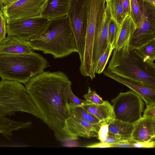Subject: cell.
I'll list each match as a JSON object with an SVG mask.
<instances>
[{"label": "cell", "mask_w": 155, "mask_h": 155, "mask_svg": "<svg viewBox=\"0 0 155 155\" xmlns=\"http://www.w3.org/2000/svg\"><path fill=\"white\" fill-rule=\"evenodd\" d=\"M51 22L41 16L16 20L6 24L7 33L28 42L45 33Z\"/></svg>", "instance_id": "9"}, {"label": "cell", "mask_w": 155, "mask_h": 155, "mask_svg": "<svg viewBox=\"0 0 155 155\" xmlns=\"http://www.w3.org/2000/svg\"><path fill=\"white\" fill-rule=\"evenodd\" d=\"M25 112L39 118L36 106L20 82L2 79L0 81V118Z\"/></svg>", "instance_id": "5"}, {"label": "cell", "mask_w": 155, "mask_h": 155, "mask_svg": "<svg viewBox=\"0 0 155 155\" xmlns=\"http://www.w3.org/2000/svg\"><path fill=\"white\" fill-rule=\"evenodd\" d=\"M110 19L109 8L106 2L104 15L97 29L94 37L93 54L94 70L96 62L105 51L109 44L108 28Z\"/></svg>", "instance_id": "12"}, {"label": "cell", "mask_w": 155, "mask_h": 155, "mask_svg": "<svg viewBox=\"0 0 155 155\" xmlns=\"http://www.w3.org/2000/svg\"><path fill=\"white\" fill-rule=\"evenodd\" d=\"M70 116L81 119L93 124H104L80 106L68 104Z\"/></svg>", "instance_id": "22"}, {"label": "cell", "mask_w": 155, "mask_h": 155, "mask_svg": "<svg viewBox=\"0 0 155 155\" xmlns=\"http://www.w3.org/2000/svg\"><path fill=\"white\" fill-rule=\"evenodd\" d=\"M122 3L124 15L130 17V0H122Z\"/></svg>", "instance_id": "35"}, {"label": "cell", "mask_w": 155, "mask_h": 155, "mask_svg": "<svg viewBox=\"0 0 155 155\" xmlns=\"http://www.w3.org/2000/svg\"><path fill=\"white\" fill-rule=\"evenodd\" d=\"M88 0H70L67 16L74 34L81 62L84 51L87 27Z\"/></svg>", "instance_id": "7"}, {"label": "cell", "mask_w": 155, "mask_h": 155, "mask_svg": "<svg viewBox=\"0 0 155 155\" xmlns=\"http://www.w3.org/2000/svg\"><path fill=\"white\" fill-rule=\"evenodd\" d=\"M109 8L111 18L119 26L126 16L124 14L122 0H106Z\"/></svg>", "instance_id": "23"}, {"label": "cell", "mask_w": 155, "mask_h": 155, "mask_svg": "<svg viewBox=\"0 0 155 155\" xmlns=\"http://www.w3.org/2000/svg\"><path fill=\"white\" fill-rule=\"evenodd\" d=\"M70 0H48L41 16L51 21L67 15Z\"/></svg>", "instance_id": "16"}, {"label": "cell", "mask_w": 155, "mask_h": 155, "mask_svg": "<svg viewBox=\"0 0 155 155\" xmlns=\"http://www.w3.org/2000/svg\"><path fill=\"white\" fill-rule=\"evenodd\" d=\"M71 85L68 88V103L75 106H82L89 103L86 101L83 100L78 98L73 93L71 88Z\"/></svg>", "instance_id": "28"}, {"label": "cell", "mask_w": 155, "mask_h": 155, "mask_svg": "<svg viewBox=\"0 0 155 155\" xmlns=\"http://www.w3.org/2000/svg\"><path fill=\"white\" fill-rule=\"evenodd\" d=\"M104 75L130 88L138 94L145 103L146 106L155 104V87L142 81L116 75L104 69Z\"/></svg>", "instance_id": "11"}, {"label": "cell", "mask_w": 155, "mask_h": 155, "mask_svg": "<svg viewBox=\"0 0 155 155\" xmlns=\"http://www.w3.org/2000/svg\"><path fill=\"white\" fill-rule=\"evenodd\" d=\"M85 147L88 148H104L111 147V146L110 143L105 142L101 141L100 142L88 145Z\"/></svg>", "instance_id": "36"}, {"label": "cell", "mask_w": 155, "mask_h": 155, "mask_svg": "<svg viewBox=\"0 0 155 155\" xmlns=\"http://www.w3.org/2000/svg\"><path fill=\"white\" fill-rule=\"evenodd\" d=\"M49 66L41 55L32 52L21 54H0V76L2 79L24 84Z\"/></svg>", "instance_id": "4"}, {"label": "cell", "mask_w": 155, "mask_h": 155, "mask_svg": "<svg viewBox=\"0 0 155 155\" xmlns=\"http://www.w3.org/2000/svg\"><path fill=\"white\" fill-rule=\"evenodd\" d=\"M109 132L107 123L102 124L100 127L97 134V137L101 141L104 142L107 138Z\"/></svg>", "instance_id": "31"}, {"label": "cell", "mask_w": 155, "mask_h": 155, "mask_svg": "<svg viewBox=\"0 0 155 155\" xmlns=\"http://www.w3.org/2000/svg\"><path fill=\"white\" fill-rule=\"evenodd\" d=\"M109 132L132 139L134 124H129L114 119L108 123Z\"/></svg>", "instance_id": "20"}, {"label": "cell", "mask_w": 155, "mask_h": 155, "mask_svg": "<svg viewBox=\"0 0 155 155\" xmlns=\"http://www.w3.org/2000/svg\"><path fill=\"white\" fill-rule=\"evenodd\" d=\"M130 17L137 26L141 21V11L137 0H130Z\"/></svg>", "instance_id": "26"}, {"label": "cell", "mask_w": 155, "mask_h": 155, "mask_svg": "<svg viewBox=\"0 0 155 155\" xmlns=\"http://www.w3.org/2000/svg\"><path fill=\"white\" fill-rule=\"evenodd\" d=\"M132 145L134 148H154L155 147V141L143 142L134 141Z\"/></svg>", "instance_id": "32"}, {"label": "cell", "mask_w": 155, "mask_h": 155, "mask_svg": "<svg viewBox=\"0 0 155 155\" xmlns=\"http://www.w3.org/2000/svg\"><path fill=\"white\" fill-rule=\"evenodd\" d=\"M25 84L39 118L53 131L56 139L61 142L78 139L70 135L65 128L66 120L70 116L68 93L72 84L67 74L43 71Z\"/></svg>", "instance_id": "1"}, {"label": "cell", "mask_w": 155, "mask_h": 155, "mask_svg": "<svg viewBox=\"0 0 155 155\" xmlns=\"http://www.w3.org/2000/svg\"><path fill=\"white\" fill-rule=\"evenodd\" d=\"M34 50L61 58L78 52L74 37L67 16L51 21L46 31L27 42Z\"/></svg>", "instance_id": "2"}, {"label": "cell", "mask_w": 155, "mask_h": 155, "mask_svg": "<svg viewBox=\"0 0 155 155\" xmlns=\"http://www.w3.org/2000/svg\"><path fill=\"white\" fill-rule=\"evenodd\" d=\"M114 119L134 124L142 117L145 104L143 100L131 90L121 92L111 101Z\"/></svg>", "instance_id": "6"}, {"label": "cell", "mask_w": 155, "mask_h": 155, "mask_svg": "<svg viewBox=\"0 0 155 155\" xmlns=\"http://www.w3.org/2000/svg\"><path fill=\"white\" fill-rule=\"evenodd\" d=\"M80 106L104 124H108L114 118L112 105L108 101L101 104L88 103Z\"/></svg>", "instance_id": "17"}, {"label": "cell", "mask_w": 155, "mask_h": 155, "mask_svg": "<svg viewBox=\"0 0 155 155\" xmlns=\"http://www.w3.org/2000/svg\"><path fill=\"white\" fill-rule=\"evenodd\" d=\"M150 2L152 5L155 6V0H145Z\"/></svg>", "instance_id": "38"}, {"label": "cell", "mask_w": 155, "mask_h": 155, "mask_svg": "<svg viewBox=\"0 0 155 155\" xmlns=\"http://www.w3.org/2000/svg\"><path fill=\"white\" fill-rule=\"evenodd\" d=\"M143 117L155 118V104H151L146 106V109L143 111Z\"/></svg>", "instance_id": "33"}, {"label": "cell", "mask_w": 155, "mask_h": 155, "mask_svg": "<svg viewBox=\"0 0 155 155\" xmlns=\"http://www.w3.org/2000/svg\"><path fill=\"white\" fill-rule=\"evenodd\" d=\"M83 97L86 101L91 103L101 104L105 102L95 91H92L89 87H88L87 93L84 95Z\"/></svg>", "instance_id": "27"}, {"label": "cell", "mask_w": 155, "mask_h": 155, "mask_svg": "<svg viewBox=\"0 0 155 155\" xmlns=\"http://www.w3.org/2000/svg\"><path fill=\"white\" fill-rule=\"evenodd\" d=\"M31 121H21L15 120L7 117L0 118V134L6 139L10 140L13 132L21 129L30 128Z\"/></svg>", "instance_id": "19"}, {"label": "cell", "mask_w": 155, "mask_h": 155, "mask_svg": "<svg viewBox=\"0 0 155 155\" xmlns=\"http://www.w3.org/2000/svg\"><path fill=\"white\" fill-rule=\"evenodd\" d=\"M132 139L113 134L108 132V136L104 142L112 143L121 142L129 141Z\"/></svg>", "instance_id": "29"}, {"label": "cell", "mask_w": 155, "mask_h": 155, "mask_svg": "<svg viewBox=\"0 0 155 155\" xmlns=\"http://www.w3.org/2000/svg\"><path fill=\"white\" fill-rule=\"evenodd\" d=\"M135 141L132 140L129 141L121 142L110 143L111 147L133 148V143Z\"/></svg>", "instance_id": "34"}, {"label": "cell", "mask_w": 155, "mask_h": 155, "mask_svg": "<svg viewBox=\"0 0 155 155\" xmlns=\"http://www.w3.org/2000/svg\"><path fill=\"white\" fill-rule=\"evenodd\" d=\"M3 7L4 6L3 5L0 4V12L2 11V9Z\"/></svg>", "instance_id": "39"}, {"label": "cell", "mask_w": 155, "mask_h": 155, "mask_svg": "<svg viewBox=\"0 0 155 155\" xmlns=\"http://www.w3.org/2000/svg\"><path fill=\"white\" fill-rule=\"evenodd\" d=\"M48 0H17L2 9L6 24L14 21L41 16Z\"/></svg>", "instance_id": "10"}, {"label": "cell", "mask_w": 155, "mask_h": 155, "mask_svg": "<svg viewBox=\"0 0 155 155\" xmlns=\"http://www.w3.org/2000/svg\"><path fill=\"white\" fill-rule=\"evenodd\" d=\"M114 49L109 44L106 49L95 64L94 68L95 73L101 74L103 72Z\"/></svg>", "instance_id": "24"}, {"label": "cell", "mask_w": 155, "mask_h": 155, "mask_svg": "<svg viewBox=\"0 0 155 155\" xmlns=\"http://www.w3.org/2000/svg\"><path fill=\"white\" fill-rule=\"evenodd\" d=\"M6 22L2 11L0 12V43L6 38Z\"/></svg>", "instance_id": "30"}, {"label": "cell", "mask_w": 155, "mask_h": 155, "mask_svg": "<svg viewBox=\"0 0 155 155\" xmlns=\"http://www.w3.org/2000/svg\"><path fill=\"white\" fill-rule=\"evenodd\" d=\"M133 49L144 63L155 67V39L140 47Z\"/></svg>", "instance_id": "21"}, {"label": "cell", "mask_w": 155, "mask_h": 155, "mask_svg": "<svg viewBox=\"0 0 155 155\" xmlns=\"http://www.w3.org/2000/svg\"><path fill=\"white\" fill-rule=\"evenodd\" d=\"M126 42L114 48L107 70L116 75L142 81L155 87V67L144 63Z\"/></svg>", "instance_id": "3"}, {"label": "cell", "mask_w": 155, "mask_h": 155, "mask_svg": "<svg viewBox=\"0 0 155 155\" xmlns=\"http://www.w3.org/2000/svg\"><path fill=\"white\" fill-rule=\"evenodd\" d=\"M137 28L131 18L127 15L120 26L114 48L119 49L126 42L130 41Z\"/></svg>", "instance_id": "18"}, {"label": "cell", "mask_w": 155, "mask_h": 155, "mask_svg": "<svg viewBox=\"0 0 155 155\" xmlns=\"http://www.w3.org/2000/svg\"><path fill=\"white\" fill-rule=\"evenodd\" d=\"M16 0H0V4L4 6Z\"/></svg>", "instance_id": "37"}, {"label": "cell", "mask_w": 155, "mask_h": 155, "mask_svg": "<svg viewBox=\"0 0 155 155\" xmlns=\"http://www.w3.org/2000/svg\"><path fill=\"white\" fill-rule=\"evenodd\" d=\"M132 137L137 142L155 141V118L142 117L135 123Z\"/></svg>", "instance_id": "14"}, {"label": "cell", "mask_w": 155, "mask_h": 155, "mask_svg": "<svg viewBox=\"0 0 155 155\" xmlns=\"http://www.w3.org/2000/svg\"><path fill=\"white\" fill-rule=\"evenodd\" d=\"M34 52L27 42L12 35L7 37L0 43V54H21Z\"/></svg>", "instance_id": "15"}, {"label": "cell", "mask_w": 155, "mask_h": 155, "mask_svg": "<svg viewBox=\"0 0 155 155\" xmlns=\"http://www.w3.org/2000/svg\"><path fill=\"white\" fill-rule=\"evenodd\" d=\"M120 27L111 18L108 28V38L109 43L111 47L114 49L116 40L120 29Z\"/></svg>", "instance_id": "25"}, {"label": "cell", "mask_w": 155, "mask_h": 155, "mask_svg": "<svg viewBox=\"0 0 155 155\" xmlns=\"http://www.w3.org/2000/svg\"><path fill=\"white\" fill-rule=\"evenodd\" d=\"M101 124H92L81 119L72 116L67 118L65 122L68 133L78 139L79 137L87 138L97 137L98 132Z\"/></svg>", "instance_id": "13"}, {"label": "cell", "mask_w": 155, "mask_h": 155, "mask_svg": "<svg viewBox=\"0 0 155 155\" xmlns=\"http://www.w3.org/2000/svg\"><path fill=\"white\" fill-rule=\"evenodd\" d=\"M142 19L130 42V48L140 47L155 39V6L145 0H137Z\"/></svg>", "instance_id": "8"}]
</instances>
